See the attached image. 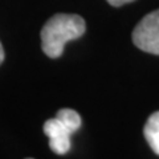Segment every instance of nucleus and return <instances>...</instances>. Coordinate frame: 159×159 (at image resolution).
<instances>
[{
	"mask_svg": "<svg viewBox=\"0 0 159 159\" xmlns=\"http://www.w3.org/2000/svg\"><path fill=\"white\" fill-rule=\"evenodd\" d=\"M86 31L85 20L78 15L57 13L45 23L41 29L43 52L51 58L62 54L65 44L70 40L80 39Z\"/></svg>",
	"mask_w": 159,
	"mask_h": 159,
	"instance_id": "nucleus-1",
	"label": "nucleus"
},
{
	"mask_svg": "<svg viewBox=\"0 0 159 159\" xmlns=\"http://www.w3.org/2000/svg\"><path fill=\"white\" fill-rule=\"evenodd\" d=\"M81 127V117L73 109H60L56 117L44 123V133L49 138L53 152L64 155L70 150V135Z\"/></svg>",
	"mask_w": 159,
	"mask_h": 159,
	"instance_id": "nucleus-2",
	"label": "nucleus"
},
{
	"mask_svg": "<svg viewBox=\"0 0 159 159\" xmlns=\"http://www.w3.org/2000/svg\"><path fill=\"white\" fill-rule=\"evenodd\" d=\"M133 43L143 52L159 56V9L146 15L133 31Z\"/></svg>",
	"mask_w": 159,
	"mask_h": 159,
	"instance_id": "nucleus-3",
	"label": "nucleus"
},
{
	"mask_svg": "<svg viewBox=\"0 0 159 159\" xmlns=\"http://www.w3.org/2000/svg\"><path fill=\"white\" fill-rule=\"evenodd\" d=\"M143 134L151 150L159 155V111L152 113L148 117L143 129Z\"/></svg>",
	"mask_w": 159,
	"mask_h": 159,
	"instance_id": "nucleus-4",
	"label": "nucleus"
},
{
	"mask_svg": "<svg viewBox=\"0 0 159 159\" xmlns=\"http://www.w3.org/2000/svg\"><path fill=\"white\" fill-rule=\"evenodd\" d=\"M109 4L113 7H121L123 4H127V3H131L134 0H107Z\"/></svg>",
	"mask_w": 159,
	"mask_h": 159,
	"instance_id": "nucleus-5",
	"label": "nucleus"
},
{
	"mask_svg": "<svg viewBox=\"0 0 159 159\" xmlns=\"http://www.w3.org/2000/svg\"><path fill=\"white\" fill-rule=\"evenodd\" d=\"M3 61H4V49L2 47V43H0V65H2Z\"/></svg>",
	"mask_w": 159,
	"mask_h": 159,
	"instance_id": "nucleus-6",
	"label": "nucleus"
},
{
	"mask_svg": "<svg viewBox=\"0 0 159 159\" xmlns=\"http://www.w3.org/2000/svg\"><path fill=\"white\" fill-rule=\"evenodd\" d=\"M27 159H32V158H27Z\"/></svg>",
	"mask_w": 159,
	"mask_h": 159,
	"instance_id": "nucleus-7",
	"label": "nucleus"
}]
</instances>
